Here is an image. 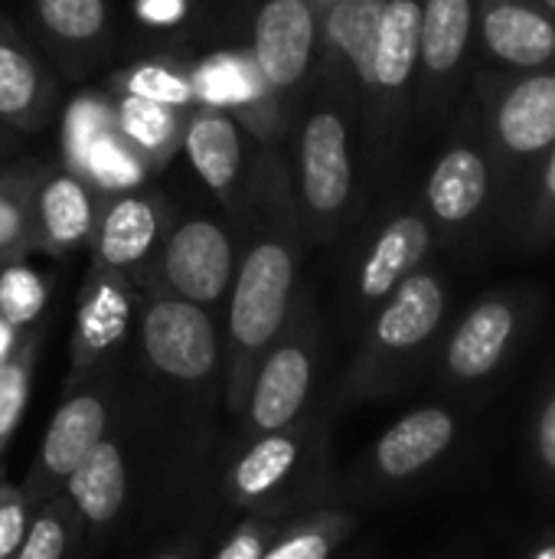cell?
<instances>
[{
	"instance_id": "obj_5",
	"label": "cell",
	"mask_w": 555,
	"mask_h": 559,
	"mask_svg": "<svg viewBox=\"0 0 555 559\" xmlns=\"http://www.w3.org/2000/svg\"><path fill=\"white\" fill-rule=\"evenodd\" d=\"M317 367H321V318H317L314 292L301 285L288 324L281 328L278 341L268 347V354L252 373L249 396L242 406L245 439L301 426L317 383Z\"/></svg>"
},
{
	"instance_id": "obj_8",
	"label": "cell",
	"mask_w": 555,
	"mask_h": 559,
	"mask_svg": "<svg viewBox=\"0 0 555 559\" xmlns=\"http://www.w3.org/2000/svg\"><path fill=\"white\" fill-rule=\"evenodd\" d=\"M435 229L419 197L393 200L360 236L347 265V308L350 318L373 314L412 272H419L432 249Z\"/></svg>"
},
{
	"instance_id": "obj_37",
	"label": "cell",
	"mask_w": 555,
	"mask_h": 559,
	"mask_svg": "<svg viewBox=\"0 0 555 559\" xmlns=\"http://www.w3.org/2000/svg\"><path fill=\"white\" fill-rule=\"evenodd\" d=\"M281 534V524L278 518H265V514H255L249 521H242L229 540L219 547V554L213 559H262V554L272 547V540Z\"/></svg>"
},
{
	"instance_id": "obj_44",
	"label": "cell",
	"mask_w": 555,
	"mask_h": 559,
	"mask_svg": "<svg viewBox=\"0 0 555 559\" xmlns=\"http://www.w3.org/2000/svg\"><path fill=\"white\" fill-rule=\"evenodd\" d=\"M311 3L317 7V13H324V10H327L330 3H337V0H311Z\"/></svg>"
},
{
	"instance_id": "obj_18",
	"label": "cell",
	"mask_w": 555,
	"mask_h": 559,
	"mask_svg": "<svg viewBox=\"0 0 555 559\" xmlns=\"http://www.w3.org/2000/svg\"><path fill=\"white\" fill-rule=\"evenodd\" d=\"M474 56L504 72L555 69V13L540 0H474Z\"/></svg>"
},
{
	"instance_id": "obj_16",
	"label": "cell",
	"mask_w": 555,
	"mask_h": 559,
	"mask_svg": "<svg viewBox=\"0 0 555 559\" xmlns=\"http://www.w3.org/2000/svg\"><path fill=\"white\" fill-rule=\"evenodd\" d=\"M183 151L203 187L236 223L245 226L252 203V154L242 124L222 108L196 105L186 118Z\"/></svg>"
},
{
	"instance_id": "obj_38",
	"label": "cell",
	"mask_w": 555,
	"mask_h": 559,
	"mask_svg": "<svg viewBox=\"0 0 555 559\" xmlns=\"http://www.w3.org/2000/svg\"><path fill=\"white\" fill-rule=\"evenodd\" d=\"M29 504L23 491L0 488V559H10L23 544V534L29 527Z\"/></svg>"
},
{
	"instance_id": "obj_24",
	"label": "cell",
	"mask_w": 555,
	"mask_h": 559,
	"mask_svg": "<svg viewBox=\"0 0 555 559\" xmlns=\"http://www.w3.org/2000/svg\"><path fill=\"white\" fill-rule=\"evenodd\" d=\"M517 331V305L507 295H494L478 301L461 324L455 328L448 350H445V364L458 380H478L487 377L500 357L507 354L510 341Z\"/></svg>"
},
{
	"instance_id": "obj_30",
	"label": "cell",
	"mask_w": 555,
	"mask_h": 559,
	"mask_svg": "<svg viewBox=\"0 0 555 559\" xmlns=\"http://www.w3.org/2000/svg\"><path fill=\"white\" fill-rule=\"evenodd\" d=\"M43 167L13 164L0 170V265L23 262L36 252L33 229V190Z\"/></svg>"
},
{
	"instance_id": "obj_6",
	"label": "cell",
	"mask_w": 555,
	"mask_h": 559,
	"mask_svg": "<svg viewBox=\"0 0 555 559\" xmlns=\"http://www.w3.org/2000/svg\"><path fill=\"white\" fill-rule=\"evenodd\" d=\"M419 203L435 229V239L464 242L500 219V193L491 151L478 128L474 108L461 115L438 157L432 160Z\"/></svg>"
},
{
	"instance_id": "obj_19",
	"label": "cell",
	"mask_w": 555,
	"mask_h": 559,
	"mask_svg": "<svg viewBox=\"0 0 555 559\" xmlns=\"http://www.w3.org/2000/svg\"><path fill=\"white\" fill-rule=\"evenodd\" d=\"M386 0H337L321 13V46L314 82L337 92L350 105H363L370 59Z\"/></svg>"
},
{
	"instance_id": "obj_45",
	"label": "cell",
	"mask_w": 555,
	"mask_h": 559,
	"mask_svg": "<svg viewBox=\"0 0 555 559\" xmlns=\"http://www.w3.org/2000/svg\"><path fill=\"white\" fill-rule=\"evenodd\" d=\"M536 559H555V547H553V550H543V554H540Z\"/></svg>"
},
{
	"instance_id": "obj_41",
	"label": "cell",
	"mask_w": 555,
	"mask_h": 559,
	"mask_svg": "<svg viewBox=\"0 0 555 559\" xmlns=\"http://www.w3.org/2000/svg\"><path fill=\"white\" fill-rule=\"evenodd\" d=\"M16 341H20V331H16V328H10V324L0 318V360L13 350V344H16Z\"/></svg>"
},
{
	"instance_id": "obj_27",
	"label": "cell",
	"mask_w": 555,
	"mask_h": 559,
	"mask_svg": "<svg viewBox=\"0 0 555 559\" xmlns=\"http://www.w3.org/2000/svg\"><path fill=\"white\" fill-rule=\"evenodd\" d=\"M455 439V423L445 409H419L399 419L376 442L373 462L383 478L402 481L432 465Z\"/></svg>"
},
{
	"instance_id": "obj_25",
	"label": "cell",
	"mask_w": 555,
	"mask_h": 559,
	"mask_svg": "<svg viewBox=\"0 0 555 559\" xmlns=\"http://www.w3.org/2000/svg\"><path fill=\"white\" fill-rule=\"evenodd\" d=\"M62 495L72 501L79 521L88 531L111 527L121 518L128 498V465L121 445L114 439H101L92 455L72 472Z\"/></svg>"
},
{
	"instance_id": "obj_31",
	"label": "cell",
	"mask_w": 555,
	"mask_h": 559,
	"mask_svg": "<svg viewBox=\"0 0 555 559\" xmlns=\"http://www.w3.org/2000/svg\"><path fill=\"white\" fill-rule=\"evenodd\" d=\"M36 357H39V331H29L0 360V449L7 445V439L16 432V426L23 419L26 396L33 386Z\"/></svg>"
},
{
	"instance_id": "obj_1",
	"label": "cell",
	"mask_w": 555,
	"mask_h": 559,
	"mask_svg": "<svg viewBox=\"0 0 555 559\" xmlns=\"http://www.w3.org/2000/svg\"><path fill=\"white\" fill-rule=\"evenodd\" d=\"M245 233L222 308V396L232 413H242L252 373L288 324L301 288L307 239L298 216L291 164L281 147H258V157H252Z\"/></svg>"
},
{
	"instance_id": "obj_4",
	"label": "cell",
	"mask_w": 555,
	"mask_h": 559,
	"mask_svg": "<svg viewBox=\"0 0 555 559\" xmlns=\"http://www.w3.org/2000/svg\"><path fill=\"white\" fill-rule=\"evenodd\" d=\"M419 46L422 0H386L373 43L370 82L360 105V141L373 174H383L393 164L415 115Z\"/></svg>"
},
{
	"instance_id": "obj_22",
	"label": "cell",
	"mask_w": 555,
	"mask_h": 559,
	"mask_svg": "<svg viewBox=\"0 0 555 559\" xmlns=\"http://www.w3.org/2000/svg\"><path fill=\"white\" fill-rule=\"evenodd\" d=\"M26 20L36 43L69 75H82L101 56L111 33V0H29Z\"/></svg>"
},
{
	"instance_id": "obj_12",
	"label": "cell",
	"mask_w": 555,
	"mask_h": 559,
	"mask_svg": "<svg viewBox=\"0 0 555 559\" xmlns=\"http://www.w3.org/2000/svg\"><path fill=\"white\" fill-rule=\"evenodd\" d=\"M98 373L85 377L75 386H65V396L56 416L49 419V429L39 445V459L23 488V498L29 508H39L43 501L62 495L72 472L92 455V449L101 439H108L111 396H108L105 377Z\"/></svg>"
},
{
	"instance_id": "obj_34",
	"label": "cell",
	"mask_w": 555,
	"mask_h": 559,
	"mask_svg": "<svg viewBox=\"0 0 555 559\" xmlns=\"http://www.w3.org/2000/svg\"><path fill=\"white\" fill-rule=\"evenodd\" d=\"M59 128H62L59 131V144H62V164H65L88 141H95L98 134H105L108 128H114V102H111V92H98V88L79 92L65 105Z\"/></svg>"
},
{
	"instance_id": "obj_23",
	"label": "cell",
	"mask_w": 555,
	"mask_h": 559,
	"mask_svg": "<svg viewBox=\"0 0 555 559\" xmlns=\"http://www.w3.org/2000/svg\"><path fill=\"white\" fill-rule=\"evenodd\" d=\"M304 465V423L285 432L249 439L245 452L226 472V498L236 508L258 511L272 504Z\"/></svg>"
},
{
	"instance_id": "obj_7",
	"label": "cell",
	"mask_w": 555,
	"mask_h": 559,
	"mask_svg": "<svg viewBox=\"0 0 555 559\" xmlns=\"http://www.w3.org/2000/svg\"><path fill=\"white\" fill-rule=\"evenodd\" d=\"M236 265L239 249L232 229L209 213H186L173 216L157 255L134 285L222 314Z\"/></svg>"
},
{
	"instance_id": "obj_11",
	"label": "cell",
	"mask_w": 555,
	"mask_h": 559,
	"mask_svg": "<svg viewBox=\"0 0 555 559\" xmlns=\"http://www.w3.org/2000/svg\"><path fill=\"white\" fill-rule=\"evenodd\" d=\"M321 46V13L311 0H252L249 52L275 95L298 115L311 95Z\"/></svg>"
},
{
	"instance_id": "obj_28",
	"label": "cell",
	"mask_w": 555,
	"mask_h": 559,
	"mask_svg": "<svg viewBox=\"0 0 555 559\" xmlns=\"http://www.w3.org/2000/svg\"><path fill=\"white\" fill-rule=\"evenodd\" d=\"M62 167H69L72 174H79L105 200H111L118 193L141 190L154 177L150 167L124 144V138L118 134V128H108L105 134H98L95 141H88Z\"/></svg>"
},
{
	"instance_id": "obj_2",
	"label": "cell",
	"mask_w": 555,
	"mask_h": 559,
	"mask_svg": "<svg viewBox=\"0 0 555 559\" xmlns=\"http://www.w3.org/2000/svg\"><path fill=\"white\" fill-rule=\"evenodd\" d=\"M357 105L317 85L298 111L291 170L307 246H330L357 210Z\"/></svg>"
},
{
	"instance_id": "obj_21",
	"label": "cell",
	"mask_w": 555,
	"mask_h": 559,
	"mask_svg": "<svg viewBox=\"0 0 555 559\" xmlns=\"http://www.w3.org/2000/svg\"><path fill=\"white\" fill-rule=\"evenodd\" d=\"M105 197H98L69 167H43L33 190V229L36 252L69 255L92 242Z\"/></svg>"
},
{
	"instance_id": "obj_29",
	"label": "cell",
	"mask_w": 555,
	"mask_h": 559,
	"mask_svg": "<svg viewBox=\"0 0 555 559\" xmlns=\"http://www.w3.org/2000/svg\"><path fill=\"white\" fill-rule=\"evenodd\" d=\"M108 92L147 98V102H157V105H170V108H180L186 115L200 105L196 82H193V66H186L180 59H170V56H147V59H137V62L118 69L111 75Z\"/></svg>"
},
{
	"instance_id": "obj_42",
	"label": "cell",
	"mask_w": 555,
	"mask_h": 559,
	"mask_svg": "<svg viewBox=\"0 0 555 559\" xmlns=\"http://www.w3.org/2000/svg\"><path fill=\"white\" fill-rule=\"evenodd\" d=\"M13 134H16V131H10L7 124H0V154H3V151H10V144H13Z\"/></svg>"
},
{
	"instance_id": "obj_13",
	"label": "cell",
	"mask_w": 555,
	"mask_h": 559,
	"mask_svg": "<svg viewBox=\"0 0 555 559\" xmlns=\"http://www.w3.org/2000/svg\"><path fill=\"white\" fill-rule=\"evenodd\" d=\"M193 82L200 105H213L229 111L242 131L255 141V147H281L294 131L298 115L275 95L255 66L249 46L245 49H219L200 62H193Z\"/></svg>"
},
{
	"instance_id": "obj_17",
	"label": "cell",
	"mask_w": 555,
	"mask_h": 559,
	"mask_svg": "<svg viewBox=\"0 0 555 559\" xmlns=\"http://www.w3.org/2000/svg\"><path fill=\"white\" fill-rule=\"evenodd\" d=\"M173 216L177 213L170 200L150 187L105 200L88 242L92 265L121 272L137 282L157 255Z\"/></svg>"
},
{
	"instance_id": "obj_33",
	"label": "cell",
	"mask_w": 555,
	"mask_h": 559,
	"mask_svg": "<svg viewBox=\"0 0 555 559\" xmlns=\"http://www.w3.org/2000/svg\"><path fill=\"white\" fill-rule=\"evenodd\" d=\"M347 518L343 514H317L307 521H298L294 527L281 531L272 547L262 554V559H330L337 544L347 534Z\"/></svg>"
},
{
	"instance_id": "obj_3",
	"label": "cell",
	"mask_w": 555,
	"mask_h": 559,
	"mask_svg": "<svg viewBox=\"0 0 555 559\" xmlns=\"http://www.w3.org/2000/svg\"><path fill=\"white\" fill-rule=\"evenodd\" d=\"M471 108L494 160L500 219L514 223L540 160L555 144V69L481 72Z\"/></svg>"
},
{
	"instance_id": "obj_35",
	"label": "cell",
	"mask_w": 555,
	"mask_h": 559,
	"mask_svg": "<svg viewBox=\"0 0 555 559\" xmlns=\"http://www.w3.org/2000/svg\"><path fill=\"white\" fill-rule=\"evenodd\" d=\"M514 223L530 246H546L555 239V144L540 160Z\"/></svg>"
},
{
	"instance_id": "obj_26",
	"label": "cell",
	"mask_w": 555,
	"mask_h": 559,
	"mask_svg": "<svg viewBox=\"0 0 555 559\" xmlns=\"http://www.w3.org/2000/svg\"><path fill=\"white\" fill-rule=\"evenodd\" d=\"M111 102H114V128L124 138V144L150 167V174H160L183 151L190 115L170 105H157L118 92H111Z\"/></svg>"
},
{
	"instance_id": "obj_10",
	"label": "cell",
	"mask_w": 555,
	"mask_h": 559,
	"mask_svg": "<svg viewBox=\"0 0 555 559\" xmlns=\"http://www.w3.org/2000/svg\"><path fill=\"white\" fill-rule=\"evenodd\" d=\"M445 311L448 288L435 269L422 265L370 314L363 347L350 370V386L363 390L370 383H379L396 360L419 354L438 334Z\"/></svg>"
},
{
	"instance_id": "obj_9",
	"label": "cell",
	"mask_w": 555,
	"mask_h": 559,
	"mask_svg": "<svg viewBox=\"0 0 555 559\" xmlns=\"http://www.w3.org/2000/svg\"><path fill=\"white\" fill-rule=\"evenodd\" d=\"M137 344L150 373L173 386H206L222 373V321L200 305L141 292Z\"/></svg>"
},
{
	"instance_id": "obj_40",
	"label": "cell",
	"mask_w": 555,
	"mask_h": 559,
	"mask_svg": "<svg viewBox=\"0 0 555 559\" xmlns=\"http://www.w3.org/2000/svg\"><path fill=\"white\" fill-rule=\"evenodd\" d=\"M540 445H543V459L555 468V400L543 413V426H540Z\"/></svg>"
},
{
	"instance_id": "obj_36",
	"label": "cell",
	"mask_w": 555,
	"mask_h": 559,
	"mask_svg": "<svg viewBox=\"0 0 555 559\" xmlns=\"http://www.w3.org/2000/svg\"><path fill=\"white\" fill-rule=\"evenodd\" d=\"M46 308V278L23 262L0 265V318L23 331Z\"/></svg>"
},
{
	"instance_id": "obj_46",
	"label": "cell",
	"mask_w": 555,
	"mask_h": 559,
	"mask_svg": "<svg viewBox=\"0 0 555 559\" xmlns=\"http://www.w3.org/2000/svg\"><path fill=\"white\" fill-rule=\"evenodd\" d=\"M540 3H543V7H550V10L555 13V0H540Z\"/></svg>"
},
{
	"instance_id": "obj_15",
	"label": "cell",
	"mask_w": 555,
	"mask_h": 559,
	"mask_svg": "<svg viewBox=\"0 0 555 559\" xmlns=\"http://www.w3.org/2000/svg\"><path fill=\"white\" fill-rule=\"evenodd\" d=\"M474 59V0H422L415 115L442 121Z\"/></svg>"
},
{
	"instance_id": "obj_39",
	"label": "cell",
	"mask_w": 555,
	"mask_h": 559,
	"mask_svg": "<svg viewBox=\"0 0 555 559\" xmlns=\"http://www.w3.org/2000/svg\"><path fill=\"white\" fill-rule=\"evenodd\" d=\"M190 0H134V13L144 26H177L186 20Z\"/></svg>"
},
{
	"instance_id": "obj_20",
	"label": "cell",
	"mask_w": 555,
	"mask_h": 559,
	"mask_svg": "<svg viewBox=\"0 0 555 559\" xmlns=\"http://www.w3.org/2000/svg\"><path fill=\"white\" fill-rule=\"evenodd\" d=\"M56 111L59 79L20 26L0 16V124L16 134H36Z\"/></svg>"
},
{
	"instance_id": "obj_43",
	"label": "cell",
	"mask_w": 555,
	"mask_h": 559,
	"mask_svg": "<svg viewBox=\"0 0 555 559\" xmlns=\"http://www.w3.org/2000/svg\"><path fill=\"white\" fill-rule=\"evenodd\" d=\"M154 559H193V554L190 550H170V554H160V557Z\"/></svg>"
},
{
	"instance_id": "obj_32",
	"label": "cell",
	"mask_w": 555,
	"mask_h": 559,
	"mask_svg": "<svg viewBox=\"0 0 555 559\" xmlns=\"http://www.w3.org/2000/svg\"><path fill=\"white\" fill-rule=\"evenodd\" d=\"M75 527H82L72 501L65 495H56L36 508V518L29 521L23 544L10 559H65Z\"/></svg>"
},
{
	"instance_id": "obj_14",
	"label": "cell",
	"mask_w": 555,
	"mask_h": 559,
	"mask_svg": "<svg viewBox=\"0 0 555 559\" xmlns=\"http://www.w3.org/2000/svg\"><path fill=\"white\" fill-rule=\"evenodd\" d=\"M137 311H141V288L134 285V278L111 269L88 265L75 305L65 386H75L85 377L98 373L118 354L131 328H137Z\"/></svg>"
}]
</instances>
